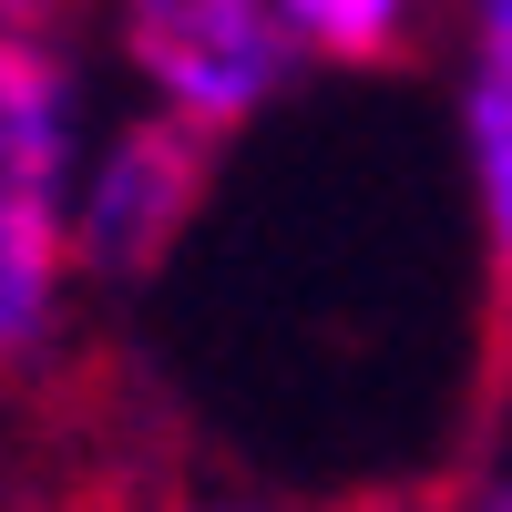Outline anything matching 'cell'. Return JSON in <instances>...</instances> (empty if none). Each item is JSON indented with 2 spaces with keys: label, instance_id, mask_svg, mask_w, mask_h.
<instances>
[{
  "label": "cell",
  "instance_id": "2",
  "mask_svg": "<svg viewBox=\"0 0 512 512\" xmlns=\"http://www.w3.org/2000/svg\"><path fill=\"white\" fill-rule=\"evenodd\" d=\"M123 62L164 93V113L205 123L216 144L287 72L267 0H123Z\"/></svg>",
  "mask_w": 512,
  "mask_h": 512
},
{
  "label": "cell",
  "instance_id": "4",
  "mask_svg": "<svg viewBox=\"0 0 512 512\" xmlns=\"http://www.w3.org/2000/svg\"><path fill=\"white\" fill-rule=\"evenodd\" d=\"M482 62H472V185H482V267H492V349L482 410L512 390V0H472Z\"/></svg>",
  "mask_w": 512,
  "mask_h": 512
},
{
  "label": "cell",
  "instance_id": "8",
  "mask_svg": "<svg viewBox=\"0 0 512 512\" xmlns=\"http://www.w3.org/2000/svg\"><path fill=\"white\" fill-rule=\"evenodd\" d=\"M482 512H512V482H502V492H492V502H482Z\"/></svg>",
  "mask_w": 512,
  "mask_h": 512
},
{
  "label": "cell",
  "instance_id": "3",
  "mask_svg": "<svg viewBox=\"0 0 512 512\" xmlns=\"http://www.w3.org/2000/svg\"><path fill=\"white\" fill-rule=\"evenodd\" d=\"M205 185H216V134L185 113H144V123H123L113 154H103V175L93 195H82V267H103V277H154L164 256H175V236L195 226V205Z\"/></svg>",
  "mask_w": 512,
  "mask_h": 512
},
{
  "label": "cell",
  "instance_id": "7",
  "mask_svg": "<svg viewBox=\"0 0 512 512\" xmlns=\"http://www.w3.org/2000/svg\"><path fill=\"white\" fill-rule=\"evenodd\" d=\"M31 11H41V0H0V31H21V21H31Z\"/></svg>",
  "mask_w": 512,
  "mask_h": 512
},
{
  "label": "cell",
  "instance_id": "1",
  "mask_svg": "<svg viewBox=\"0 0 512 512\" xmlns=\"http://www.w3.org/2000/svg\"><path fill=\"white\" fill-rule=\"evenodd\" d=\"M62 164H72L62 52H41L31 31H0V359L41 349L52 297H62V267H72Z\"/></svg>",
  "mask_w": 512,
  "mask_h": 512
},
{
  "label": "cell",
  "instance_id": "5",
  "mask_svg": "<svg viewBox=\"0 0 512 512\" xmlns=\"http://www.w3.org/2000/svg\"><path fill=\"white\" fill-rule=\"evenodd\" d=\"M277 11L318 62H349V72L420 62V0H277Z\"/></svg>",
  "mask_w": 512,
  "mask_h": 512
},
{
  "label": "cell",
  "instance_id": "6",
  "mask_svg": "<svg viewBox=\"0 0 512 512\" xmlns=\"http://www.w3.org/2000/svg\"><path fill=\"white\" fill-rule=\"evenodd\" d=\"M164 512H277V502H164Z\"/></svg>",
  "mask_w": 512,
  "mask_h": 512
}]
</instances>
